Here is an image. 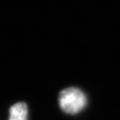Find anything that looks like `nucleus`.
Returning <instances> with one entry per match:
<instances>
[{
	"label": "nucleus",
	"mask_w": 120,
	"mask_h": 120,
	"mask_svg": "<svg viewBox=\"0 0 120 120\" xmlns=\"http://www.w3.org/2000/svg\"><path fill=\"white\" fill-rule=\"evenodd\" d=\"M59 104L61 109L67 114H77L86 107L87 99L82 90L76 87L65 89L59 96Z\"/></svg>",
	"instance_id": "f257e3e1"
},
{
	"label": "nucleus",
	"mask_w": 120,
	"mask_h": 120,
	"mask_svg": "<svg viewBox=\"0 0 120 120\" xmlns=\"http://www.w3.org/2000/svg\"><path fill=\"white\" fill-rule=\"evenodd\" d=\"M9 120H27V107L23 102L13 105L9 109Z\"/></svg>",
	"instance_id": "f03ea898"
}]
</instances>
